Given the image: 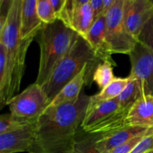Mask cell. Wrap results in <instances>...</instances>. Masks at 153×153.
<instances>
[{"label":"cell","mask_w":153,"mask_h":153,"mask_svg":"<svg viewBox=\"0 0 153 153\" xmlns=\"http://www.w3.org/2000/svg\"><path fill=\"white\" fill-rule=\"evenodd\" d=\"M91 97L82 93L78 100L43 112L35 126V139L30 153H73Z\"/></svg>","instance_id":"1"},{"label":"cell","mask_w":153,"mask_h":153,"mask_svg":"<svg viewBox=\"0 0 153 153\" xmlns=\"http://www.w3.org/2000/svg\"><path fill=\"white\" fill-rule=\"evenodd\" d=\"M22 0H13L4 27L0 29V44L4 47L7 57L5 76L0 88V103L7 104L17 92L25 70L27 50L33 39L23 40L20 34Z\"/></svg>","instance_id":"2"},{"label":"cell","mask_w":153,"mask_h":153,"mask_svg":"<svg viewBox=\"0 0 153 153\" xmlns=\"http://www.w3.org/2000/svg\"><path fill=\"white\" fill-rule=\"evenodd\" d=\"M100 61L86 40L79 36L70 52L60 61L49 79L41 85L49 103L85 67H88L87 72L88 83L89 77L92 79L94 70L100 64Z\"/></svg>","instance_id":"3"},{"label":"cell","mask_w":153,"mask_h":153,"mask_svg":"<svg viewBox=\"0 0 153 153\" xmlns=\"http://www.w3.org/2000/svg\"><path fill=\"white\" fill-rule=\"evenodd\" d=\"M37 35L40 55L35 83L41 86L49 79L60 61L70 52L79 35L59 19L53 23L43 25Z\"/></svg>","instance_id":"4"},{"label":"cell","mask_w":153,"mask_h":153,"mask_svg":"<svg viewBox=\"0 0 153 153\" xmlns=\"http://www.w3.org/2000/svg\"><path fill=\"white\" fill-rule=\"evenodd\" d=\"M125 0H115L105 16V37L111 54L129 55L137 40L128 32L124 18Z\"/></svg>","instance_id":"5"},{"label":"cell","mask_w":153,"mask_h":153,"mask_svg":"<svg viewBox=\"0 0 153 153\" xmlns=\"http://www.w3.org/2000/svg\"><path fill=\"white\" fill-rule=\"evenodd\" d=\"M48 104L42 87L34 82L10 99L7 105L14 116L28 122H37Z\"/></svg>","instance_id":"6"},{"label":"cell","mask_w":153,"mask_h":153,"mask_svg":"<svg viewBox=\"0 0 153 153\" xmlns=\"http://www.w3.org/2000/svg\"><path fill=\"white\" fill-rule=\"evenodd\" d=\"M58 19L85 40L94 22L90 0H66Z\"/></svg>","instance_id":"7"},{"label":"cell","mask_w":153,"mask_h":153,"mask_svg":"<svg viewBox=\"0 0 153 153\" xmlns=\"http://www.w3.org/2000/svg\"><path fill=\"white\" fill-rule=\"evenodd\" d=\"M128 55L131 61L128 76L138 81L143 96H153V52L137 42Z\"/></svg>","instance_id":"8"},{"label":"cell","mask_w":153,"mask_h":153,"mask_svg":"<svg viewBox=\"0 0 153 153\" xmlns=\"http://www.w3.org/2000/svg\"><path fill=\"white\" fill-rule=\"evenodd\" d=\"M153 16V1L125 0L124 18L128 32L137 40L138 36Z\"/></svg>","instance_id":"9"},{"label":"cell","mask_w":153,"mask_h":153,"mask_svg":"<svg viewBox=\"0 0 153 153\" xmlns=\"http://www.w3.org/2000/svg\"><path fill=\"white\" fill-rule=\"evenodd\" d=\"M36 123L16 131L0 134V153H30L35 139Z\"/></svg>","instance_id":"10"},{"label":"cell","mask_w":153,"mask_h":153,"mask_svg":"<svg viewBox=\"0 0 153 153\" xmlns=\"http://www.w3.org/2000/svg\"><path fill=\"white\" fill-rule=\"evenodd\" d=\"M127 127L153 128V96H143L132 105L126 118Z\"/></svg>","instance_id":"11"},{"label":"cell","mask_w":153,"mask_h":153,"mask_svg":"<svg viewBox=\"0 0 153 153\" xmlns=\"http://www.w3.org/2000/svg\"><path fill=\"white\" fill-rule=\"evenodd\" d=\"M86 41L94 50L96 56L101 61H110L115 65L105 37V16H101L94 21L89 30Z\"/></svg>","instance_id":"12"},{"label":"cell","mask_w":153,"mask_h":153,"mask_svg":"<svg viewBox=\"0 0 153 153\" xmlns=\"http://www.w3.org/2000/svg\"><path fill=\"white\" fill-rule=\"evenodd\" d=\"M37 0H22L20 34L23 40L34 39L45 25L37 12Z\"/></svg>","instance_id":"13"},{"label":"cell","mask_w":153,"mask_h":153,"mask_svg":"<svg viewBox=\"0 0 153 153\" xmlns=\"http://www.w3.org/2000/svg\"><path fill=\"white\" fill-rule=\"evenodd\" d=\"M88 70V67L84 68L76 77L65 85L48 104L43 112L50 111L60 106L71 103L78 100L82 94V90L84 85L87 83Z\"/></svg>","instance_id":"14"},{"label":"cell","mask_w":153,"mask_h":153,"mask_svg":"<svg viewBox=\"0 0 153 153\" xmlns=\"http://www.w3.org/2000/svg\"><path fill=\"white\" fill-rule=\"evenodd\" d=\"M147 130L149 129L139 127H126L112 132L100 134L97 147L100 153H110L115 148Z\"/></svg>","instance_id":"15"},{"label":"cell","mask_w":153,"mask_h":153,"mask_svg":"<svg viewBox=\"0 0 153 153\" xmlns=\"http://www.w3.org/2000/svg\"><path fill=\"white\" fill-rule=\"evenodd\" d=\"M118 109L119 102L117 98L97 104H90L89 102L86 114L81 124L84 132L113 115Z\"/></svg>","instance_id":"16"},{"label":"cell","mask_w":153,"mask_h":153,"mask_svg":"<svg viewBox=\"0 0 153 153\" xmlns=\"http://www.w3.org/2000/svg\"><path fill=\"white\" fill-rule=\"evenodd\" d=\"M129 79L128 76L126 78H115L110 85L101 90L99 94L91 97L90 104H97L116 99L128 85Z\"/></svg>","instance_id":"17"},{"label":"cell","mask_w":153,"mask_h":153,"mask_svg":"<svg viewBox=\"0 0 153 153\" xmlns=\"http://www.w3.org/2000/svg\"><path fill=\"white\" fill-rule=\"evenodd\" d=\"M129 77V82L123 92L117 97L119 102V110L127 111L136 101L143 97L140 84L135 79Z\"/></svg>","instance_id":"18"},{"label":"cell","mask_w":153,"mask_h":153,"mask_svg":"<svg viewBox=\"0 0 153 153\" xmlns=\"http://www.w3.org/2000/svg\"><path fill=\"white\" fill-rule=\"evenodd\" d=\"M113 64L110 61H102L94 70L92 79L101 90L110 85L115 79L113 74Z\"/></svg>","instance_id":"19"},{"label":"cell","mask_w":153,"mask_h":153,"mask_svg":"<svg viewBox=\"0 0 153 153\" xmlns=\"http://www.w3.org/2000/svg\"><path fill=\"white\" fill-rule=\"evenodd\" d=\"M100 134H87L82 137H76L73 153H100L97 147V141Z\"/></svg>","instance_id":"20"},{"label":"cell","mask_w":153,"mask_h":153,"mask_svg":"<svg viewBox=\"0 0 153 153\" xmlns=\"http://www.w3.org/2000/svg\"><path fill=\"white\" fill-rule=\"evenodd\" d=\"M36 122L23 120L12 114H4L0 116V134L11 132Z\"/></svg>","instance_id":"21"},{"label":"cell","mask_w":153,"mask_h":153,"mask_svg":"<svg viewBox=\"0 0 153 153\" xmlns=\"http://www.w3.org/2000/svg\"><path fill=\"white\" fill-rule=\"evenodd\" d=\"M37 12L39 18L45 25L53 23L58 19L49 0H37Z\"/></svg>","instance_id":"22"},{"label":"cell","mask_w":153,"mask_h":153,"mask_svg":"<svg viewBox=\"0 0 153 153\" xmlns=\"http://www.w3.org/2000/svg\"><path fill=\"white\" fill-rule=\"evenodd\" d=\"M153 133V128L147 130L145 132L142 133V134H139V135L136 136V137H133L132 139L129 140L128 141L126 142V143H123L122 145L119 146L118 147L115 148L114 149L111 151L110 153H130L132 151V149L144 138L148 134H152Z\"/></svg>","instance_id":"23"},{"label":"cell","mask_w":153,"mask_h":153,"mask_svg":"<svg viewBox=\"0 0 153 153\" xmlns=\"http://www.w3.org/2000/svg\"><path fill=\"white\" fill-rule=\"evenodd\" d=\"M137 41L153 52V16L143 27Z\"/></svg>","instance_id":"24"},{"label":"cell","mask_w":153,"mask_h":153,"mask_svg":"<svg viewBox=\"0 0 153 153\" xmlns=\"http://www.w3.org/2000/svg\"><path fill=\"white\" fill-rule=\"evenodd\" d=\"M153 149V133L144 137L130 153H149Z\"/></svg>","instance_id":"25"},{"label":"cell","mask_w":153,"mask_h":153,"mask_svg":"<svg viewBox=\"0 0 153 153\" xmlns=\"http://www.w3.org/2000/svg\"><path fill=\"white\" fill-rule=\"evenodd\" d=\"M90 5L94 13V21L102 15V0H90Z\"/></svg>","instance_id":"26"},{"label":"cell","mask_w":153,"mask_h":153,"mask_svg":"<svg viewBox=\"0 0 153 153\" xmlns=\"http://www.w3.org/2000/svg\"><path fill=\"white\" fill-rule=\"evenodd\" d=\"M49 1H50L52 9L55 12V15H56L57 19H58L60 13H61V10H62L63 7L64 6V4H65L66 0H49Z\"/></svg>","instance_id":"27"},{"label":"cell","mask_w":153,"mask_h":153,"mask_svg":"<svg viewBox=\"0 0 153 153\" xmlns=\"http://www.w3.org/2000/svg\"><path fill=\"white\" fill-rule=\"evenodd\" d=\"M114 1L115 0H102V15H105V16L107 15V13H108V11L111 10L112 6H113Z\"/></svg>","instance_id":"28"},{"label":"cell","mask_w":153,"mask_h":153,"mask_svg":"<svg viewBox=\"0 0 153 153\" xmlns=\"http://www.w3.org/2000/svg\"><path fill=\"white\" fill-rule=\"evenodd\" d=\"M149 153H153V149H152V151H151V152H149Z\"/></svg>","instance_id":"29"}]
</instances>
